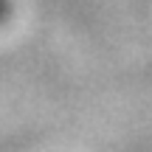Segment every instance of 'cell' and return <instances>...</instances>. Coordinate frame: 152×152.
<instances>
[{
    "label": "cell",
    "mask_w": 152,
    "mask_h": 152,
    "mask_svg": "<svg viewBox=\"0 0 152 152\" xmlns=\"http://www.w3.org/2000/svg\"><path fill=\"white\" fill-rule=\"evenodd\" d=\"M6 14H9V0H0V23L6 20Z\"/></svg>",
    "instance_id": "obj_1"
}]
</instances>
